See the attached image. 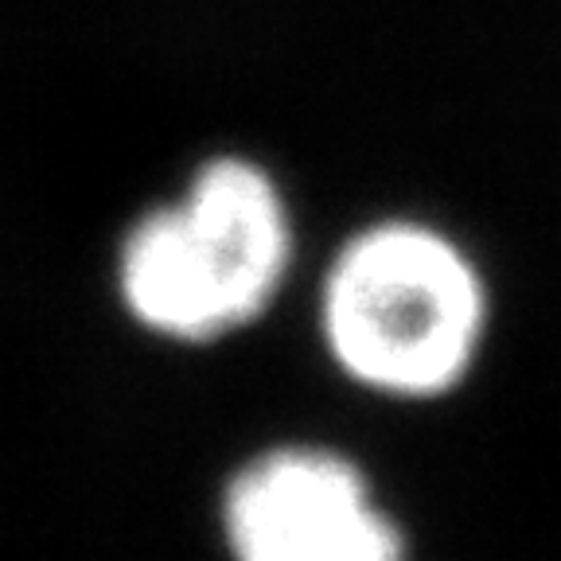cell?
<instances>
[{
  "mask_svg": "<svg viewBox=\"0 0 561 561\" xmlns=\"http://www.w3.org/2000/svg\"><path fill=\"white\" fill-rule=\"evenodd\" d=\"M293 265V219L277 180L245 157H215L175 203L140 215L117 250V293L145 332L215 343L254 324Z\"/></svg>",
  "mask_w": 561,
  "mask_h": 561,
  "instance_id": "7a4b0ae2",
  "label": "cell"
},
{
  "mask_svg": "<svg viewBox=\"0 0 561 561\" xmlns=\"http://www.w3.org/2000/svg\"><path fill=\"white\" fill-rule=\"evenodd\" d=\"M222 542L230 561H405L363 468L316 445L270 448L230 476Z\"/></svg>",
  "mask_w": 561,
  "mask_h": 561,
  "instance_id": "3957f363",
  "label": "cell"
},
{
  "mask_svg": "<svg viewBox=\"0 0 561 561\" xmlns=\"http://www.w3.org/2000/svg\"><path fill=\"white\" fill-rule=\"evenodd\" d=\"M320 335L335 367L363 390L433 402L476 367L488 285L445 230L417 219L370 222L328 265Z\"/></svg>",
  "mask_w": 561,
  "mask_h": 561,
  "instance_id": "6da1fadb",
  "label": "cell"
}]
</instances>
